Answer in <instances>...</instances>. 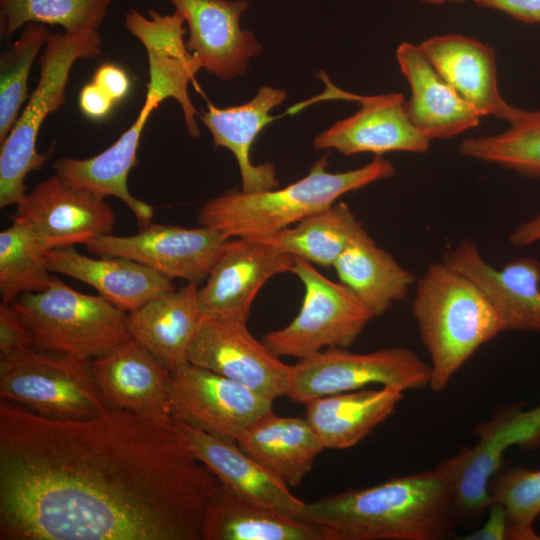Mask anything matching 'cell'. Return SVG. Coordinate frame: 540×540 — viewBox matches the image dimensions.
<instances>
[{"label":"cell","mask_w":540,"mask_h":540,"mask_svg":"<svg viewBox=\"0 0 540 540\" xmlns=\"http://www.w3.org/2000/svg\"><path fill=\"white\" fill-rule=\"evenodd\" d=\"M221 487L174 420H57L0 402L1 540H202Z\"/></svg>","instance_id":"6da1fadb"},{"label":"cell","mask_w":540,"mask_h":540,"mask_svg":"<svg viewBox=\"0 0 540 540\" xmlns=\"http://www.w3.org/2000/svg\"><path fill=\"white\" fill-rule=\"evenodd\" d=\"M297 518L326 527L333 540H442L460 516L453 485L436 466L305 503Z\"/></svg>","instance_id":"7a4b0ae2"},{"label":"cell","mask_w":540,"mask_h":540,"mask_svg":"<svg viewBox=\"0 0 540 540\" xmlns=\"http://www.w3.org/2000/svg\"><path fill=\"white\" fill-rule=\"evenodd\" d=\"M412 314L430 357V388L441 392L468 359L501 332L495 305L469 277L432 262L416 282Z\"/></svg>","instance_id":"3957f363"},{"label":"cell","mask_w":540,"mask_h":540,"mask_svg":"<svg viewBox=\"0 0 540 540\" xmlns=\"http://www.w3.org/2000/svg\"><path fill=\"white\" fill-rule=\"evenodd\" d=\"M327 166V156H323L306 176L283 188L226 191L201 207L198 221L228 239L258 238L290 227L331 207L344 194L395 174L393 164L380 156L345 172L333 173Z\"/></svg>","instance_id":"277c9868"},{"label":"cell","mask_w":540,"mask_h":540,"mask_svg":"<svg viewBox=\"0 0 540 540\" xmlns=\"http://www.w3.org/2000/svg\"><path fill=\"white\" fill-rule=\"evenodd\" d=\"M98 31L51 34L38 63V84L17 122L0 145V207L17 205L26 195L25 178L40 170L54 152L37 151V137L46 117L66 102L70 71L79 59L101 54Z\"/></svg>","instance_id":"5b68a950"},{"label":"cell","mask_w":540,"mask_h":540,"mask_svg":"<svg viewBox=\"0 0 540 540\" xmlns=\"http://www.w3.org/2000/svg\"><path fill=\"white\" fill-rule=\"evenodd\" d=\"M11 305L38 348L94 360L131 338L127 312L56 276L46 290L23 293Z\"/></svg>","instance_id":"8992f818"},{"label":"cell","mask_w":540,"mask_h":540,"mask_svg":"<svg viewBox=\"0 0 540 540\" xmlns=\"http://www.w3.org/2000/svg\"><path fill=\"white\" fill-rule=\"evenodd\" d=\"M0 397L57 420H85L108 411L92 360L35 346L0 359Z\"/></svg>","instance_id":"52a82bcc"},{"label":"cell","mask_w":540,"mask_h":540,"mask_svg":"<svg viewBox=\"0 0 540 540\" xmlns=\"http://www.w3.org/2000/svg\"><path fill=\"white\" fill-rule=\"evenodd\" d=\"M294 257V273L304 285L301 308L283 328L266 333L262 342L277 357L298 360L323 348H348L373 316L341 282L336 283L307 260Z\"/></svg>","instance_id":"ba28073f"},{"label":"cell","mask_w":540,"mask_h":540,"mask_svg":"<svg viewBox=\"0 0 540 540\" xmlns=\"http://www.w3.org/2000/svg\"><path fill=\"white\" fill-rule=\"evenodd\" d=\"M430 364L412 349L396 346L367 353L329 347L292 365L287 397L299 403L362 389L370 384L420 390L430 385Z\"/></svg>","instance_id":"9c48e42d"},{"label":"cell","mask_w":540,"mask_h":540,"mask_svg":"<svg viewBox=\"0 0 540 540\" xmlns=\"http://www.w3.org/2000/svg\"><path fill=\"white\" fill-rule=\"evenodd\" d=\"M478 441L440 462L451 481L461 518L475 519L491 503L489 481L500 469L505 451L511 446L534 448L540 443V405L528 411L507 407L489 421L474 428Z\"/></svg>","instance_id":"30bf717a"},{"label":"cell","mask_w":540,"mask_h":540,"mask_svg":"<svg viewBox=\"0 0 540 540\" xmlns=\"http://www.w3.org/2000/svg\"><path fill=\"white\" fill-rule=\"evenodd\" d=\"M273 400L190 362L171 371L170 407L174 420L234 442Z\"/></svg>","instance_id":"8fae6325"},{"label":"cell","mask_w":540,"mask_h":540,"mask_svg":"<svg viewBox=\"0 0 540 540\" xmlns=\"http://www.w3.org/2000/svg\"><path fill=\"white\" fill-rule=\"evenodd\" d=\"M187 358L273 401L287 395L292 365L257 340L245 321L203 317Z\"/></svg>","instance_id":"7c38bea8"},{"label":"cell","mask_w":540,"mask_h":540,"mask_svg":"<svg viewBox=\"0 0 540 540\" xmlns=\"http://www.w3.org/2000/svg\"><path fill=\"white\" fill-rule=\"evenodd\" d=\"M227 240L223 233L206 226L184 228L151 223L134 235H105L85 246L91 254L126 257L171 280L199 284L206 280Z\"/></svg>","instance_id":"4fadbf2b"},{"label":"cell","mask_w":540,"mask_h":540,"mask_svg":"<svg viewBox=\"0 0 540 540\" xmlns=\"http://www.w3.org/2000/svg\"><path fill=\"white\" fill-rule=\"evenodd\" d=\"M294 257L254 238H230L198 289L203 317L247 322L259 290L272 277L292 272Z\"/></svg>","instance_id":"5bb4252c"},{"label":"cell","mask_w":540,"mask_h":540,"mask_svg":"<svg viewBox=\"0 0 540 540\" xmlns=\"http://www.w3.org/2000/svg\"><path fill=\"white\" fill-rule=\"evenodd\" d=\"M12 220L31 226L47 251L110 235L115 213L104 200L64 183L55 174L16 205Z\"/></svg>","instance_id":"9a60e30c"},{"label":"cell","mask_w":540,"mask_h":540,"mask_svg":"<svg viewBox=\"0 0 540 540\" xmlns=\"http://www.w3.org/2000/svg\"><path fill=\"white\" fill-rule=\"evenodd\" d=\"M95 382L108 411H126L157 421H173L171 371L130 338L92 360Z\"/></svg>","instance_id":"2e32d148"},{"label":"cell","mask_w":540,"mask_h":540,"mask_svg":"<svg viewBox=\"0 0 540 540\" xmlns=\"http://www.w3.org/2000/svg\"><path fill=\"white\" fill-rule=\"evenodd\" d=\"M149 18L135 9L125 16L127 30L143 44L148 57L149 81L146 98L158 106L168 98L182 108L190 136L200 135L195 117L197 110L188 95V85L201 66L188 51L183 36L185 20L178 13L162 15L148 11Z\"/></svg>","instance_id":"e0dca14e"},{"label":"cell","mask_w":540,"mask_h":540,"mask_svg":"<svg viewBox=\"0 0 540 540\" xmlns=\"http://www.w3.org/2000/svg\"><path fill=\"white\" fill-rule=\"evenodd\" d=\"M168 1L188 25V51L208 73L233 79L244 74L249 59L261 53L253 33L240 26L247 0Z\"/></svg>","instance_id":"ac0fdd59"},{"label":"cell","mask_w":540,"mask_h":540,"mask_svg":"<svg viewBox=\"0 0 540 540\" xmlns=\"http://www.w3.org/2000/svg\"><path fill=\"white\" fill-rule=\"evenodd\" d=\"M420 46L460 97L482 117L493 116L511 126L540 117V109H520L501 97L495 54L490 46L459 34L433 36Z\"/></svg>","instance_id":"d6986e66"},{"label":"cell","mask_w":540,"mask_h":540,"mask_svg":"<svg viewBox=\"0 0 540 540\" xmlns=\"http://www.w3.org/2000/svg\"><path fill=\"white\" fill-rule=\"evenodd\" d=\"M361 108L317 135L316 150L334 149L345 156L403 151L425 153L430 139L417 129L405 111L400 93L359 96Z\"/></svg>","instance_id":"ffe728a7"},{"label":"cell","mask_w":540,"mask_h":540,"mask_svg":"<svg viewBox=\"0 0 540 540\" xmlns=\"http://www.w3.org/2000/svg\"><path fill=\"white\" fill-rule=\"evenodd\" d=\"M443 261L472 279L497 308L505 331L540 332V261L512 260L498 269L487 262L477 245L463 239Z\"/></svg>","instance_id":"44dd1931"},{"label":"cell","mask_w":540,"mask_h":540,"mask_svg":"<svg viewBox=\"0 0 540 540\" xmlns=\"http://www.w3.org/2000/svg\"><path fill=\"white\" fill-rule=\"evenodd\" d=\"M186 446L220 484L250 503L297 517L306 502L288 485L246 454L236 443L211 436L174 420Z\"/></svg>","instance_id":"7402d4cb"},{"label":"cell","mask_w":540,"mask_h":540,"mask_svg":"<svg viewBox=\"0 0 540 540\" xmlns=\"http://www.w3.org/2000/svg\"><path fill=\"white\" fill-rule=\"evenodd\" d=\"M396 58L411 88L406 114L430 140L449 139L480 123L482 116L440 74L420 44L401 43Z\"/></svg>","instance_id":"603a6c76"},{"label":"cell","mask_w":540,"mask_h":540,"mask_svg":"<svg viewBox=\"0 0 540 540\" xmlns=\"http://www.w3.org/2000/svg\"><path fill=\"white\" fill-rule=\"evenodd\" d=\"M156 103L145 98L133 124L107 149L84 159L62 157L53 164L55 175L67 185L101 199H120L134 215L139 229L152 223L151 205L133 196L127 185L131 169L137 165V149L146 121Z\"/></svg>","instance_id":"cb8c5ba5"},{"label":"cell","mask_w":540,"mask_h":540,"mask_svg":"<svg viewBox=\"0 0 540 540\" xmlns=\"http://www.w3.org/2000/svg\"><path fill=\"white\" fill-rule=\"evenodd\" d=\"M48 268L95 288L118 308L130 313L152 298L174 289L172 280L122 256L91 258L74 246L50 250Z\"/></svg>","instance_id":"d4e9b609"},{"label":"cell","mask_w":540,"mask_h":540,"mask_svg":"<svg viewBox=\"0 0 540 540\" xmlns=\"http://www.w3.org/2000/svg\"><path fill=\"white\" fill-rule=\"evenodd\" d=\"M287 98L283 89L261 86L248 102L226 108L208 105L200 116L210 131L213 145L230 150L239 167L244 192H257L279 186L274 165H255L250 160V150L261 130L275 119L270 111Z\"/></svg>","instance_id":"484cf974"},{"label":"cell","mask_w":540,"mask_h":540,"mask_svg":"<svg viewBox=\"0 0 540 540\" xmlns=\"http://www.w3.org/2000/svg\"><path fill=\"white\" fill-rule=\"evenodd\" d=\"M198 289L197 283L188 282L128 313L131 337L170 371L188 363L190 344L203 320Z\"/></svg>","instance_id":"4316f807"},{"label":"cell","mask_w":540,"mask_h":540,"mask_svg":"<svg viewBox=\"0 0 540 540\" xmlns=\"http://www.w3.org/2000/svg\"><path fill=\"white\" fill-rule=\"evenodd\" d=\"M404 391L395 386L358 389L306 401L305 418L324 449H348L391 416Z\"/></svg>","instance_id":"83f0119b"},{"label":"cell","mask_w":540,"mask_h":540,"mask_svg":"<svg viewBox=\"0 0 540 540\" xmlns=\"http://www.w3.org/2000/svg\"><path fill=\"white\" fill-rule=\"evenodd\" d=\"M236 444L288 486L299 485L324 449L306 418L268 411L253 422Z\"/></svg>","instance_id":"f1b7e54d"},{"label":"cell","mask_w":540,"mask_h":540,"mask_svg":"<svg viewBox=\"0 0 540 540\" xmlns=\"http://www.w3.org/2000/svg\"><path fill=\"white\" fill-rule=\"evenodd\" d=\"M202 540H333L324 526L243 500L221 487L207 506Z\"/></svg>","instance_id":"f546056e"},{"label":"cell","mask_w":540,"mask_h":540,"mask_svg":"<svg viewBox=\"0 0 540 540\" xmlns=\"http://www.w3.org/2000/svg\"><path fill=\"white\" fill-rule=\"evenodd\" d=\"M333 268L340 282L373 318L403 300L415 282L412 273L379 247L365 228L350 242Z\"/></svg>","instance_id":"4dcf8cb0"},{"label":"cell","mask_w":540,"mask_h":540,"mask_svg":"<svg viewBox=\"0 0 540 540\" xmlns=\"http://www.w3.org/2000/svg\"><path fill=\"white\" fill-rule=\"evenodd\" d=\"M363 229L350 207L338 202L290 227L254 239L314 265L333 267Z\"/></svg>","instance_id":"1f68e13d"},{"label":"cell","mask_w":540,"mask_h":540,"mask_svg":"<svg viewBox=\"0 0 540 540\" xmlns=\"http://www.w3.org/2000/svg\"><path fill=\"white\" fill-rule=\"evenodd\" d=\"M12 221L0 233V295L5 304L23 293L44 291L54 280L48 268L49 251L29 224Z\"/></svg>","instance_id":"d6a6232c"},{"label":"cell","mask_w":540,"mask_h":540,"mask_svg":"<svg viewBox=\"0 0 540 540\" xmlns=\"http://www.w3.org/2000/svg\"><path fill=\"white\" fill-rule=\"evenodd\" d=\"M115 0H0V34L8 37L28 23L59 25L76 34L98 31Z\"/></svg>","instance_id":"836d02e7"},{"label":"cell","mask_w":540,"mask_h":540,"mask_svg":"<svg viewBox=\"0 0 540 540\" xmlns=\"http://www.w3.org/2000/svg\"><path fill=\"white\" fill-rule=\"evenodd\" d=\"M50 30L40 23H28L18 38L0 56V145L17 122L20 109L29 98L28 79L32 65L45 47Z\"/></svg>","instance_id":"e575fe53"},{"label":"cell","mask_w":540,"mask_h":540,"mask_svg":"<svg viewBox=\"0 0 540 540\" xmlns=\"http://www.w3.org/2000/svg\"><path fill=\"white\" fill-rule=\"evenodd\" d=\"M458 151L463 156L540 178V117L506 131L463 140Z\"/></svg>","instance_id":"d590c367"},{"label":"cell","mask_w":540,"mask_h":540,"mask_svg":"<svg viewBox=\"0 0 540 540\" xmlns=\"http://www.w3.org/2000/svg\"><path fill=\"white\" fill-rule=\"evenodd\" d=\"M491 501L499 502L507 517V539L540 540L534 523L540 514V470L499 469L490 479Z\"/></svg>","instance_id":"8d00e7d4"},{"label":"cell","mask_w":540,"mask_h":540,"mask_svg":"<svg viewBox=\"0 0 540 540\" xmlns=\"http://www.w3.org/2000/svg\"><path fill=\"white\" fill-rule=\"evenodd\" d=\"M33 346L23 321L11 304H0V359Z\"/></svg>","instance_id":"74e56055"},{"label":"cell","mask_w":540,"mask_h":540,"mask_svg":"<svg viewBox=\"0 0 540 540\" xmlns=\"http://www.w3.org/2000/svg\"><path fill=\"white\" fill-rule=\"evenodd\" d=\"M91 81L98 85L116 103L122 101L131 88V81L127 72L113 63L100 65Z\"/></svg>","instance_id":"f35d334b"},{"label":"cell","mask_w":540,"mask_h":540,"mask_svg":"<svg viewBox=\"0 0 540 540\" xmlns=\"http://www.w3.org/2000/svg\"><path fill=\"white\" fill-rule=\"evenodd\" d=\"M78 104L86 117L99 121L110 114L116 102L91 81L81 88Z\"/></svg>","instance_id":"ab89813d"},{"label":"cell","mask_w":540,"mask_h":540,"mask_svg":"<svg viewBox=\"0 0 540 540\" xmlns=\"http://www.w3.org/2000/svg\"><path fill=\"white\" fill-rule=\"evenodd\" d=\"M474 2L480 7L504 12L524 23H540V0H474Z\"/></svg>","instance_id":"60d3db41"},{"label":"cell","mask_w":540,"mask_h":540,"mask_svg":"<svg viewBox=\"0 0 540 540\" xmlns=\"http://www.w3.org/2000/svg\"><path fill=\"white\" fill-rule=\"evenodd\" d=\"M488 516L484 524L464 539L467 540H504L507 539V517L503 506L491 501Z\"/></svg>","instance_id":"b9f144b4"},{"label":"cell","mask_w":540,"mask_h":540,"mask_svg":"<svg viewBox=\"0 0 540 540\" xmlns=\"http://www.w3.org/2000/svg\"><path fill=\"white\" fill-rule=\"evenodd\" d=\"M515 247H526L540 242V213L516 226L509 236Z\"/></svg>","instance_id":"7bdbcfd3"},{"label":"cell","mask_w":540,"mask_h":540,"mask_svg":"<svg viewBox=\"0 0 540 540\" xmlns=\"http://www.w3.org/2000/svg\"><path fill=\"white\" fill-rule=\"evenodd\" d=\"M421 2L423 3H426V4H432V5H441V4H444V3H462L464 2L465 0H420Z\"/></svg>","instance_id":"ee69618b"}]
</instances>
